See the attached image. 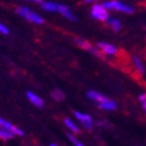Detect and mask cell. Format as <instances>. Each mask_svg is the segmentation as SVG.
Returning a JSON list of instances; mask_svg holds the SVG:
<instances>
[{
  "label": "cell",
  "instance_id": "cell-4",
  "mask_svg": "<svg viewBox=\"0 0 146 146\" xmlns=\"http://www.w3.org/2000/svg\"><path fill=\"white\" fill-rule=\"evenodd\" d=\"M102 4L108 10H115V11L128 13V15L134 12V8L132 7V6L126 4L125 2L119 1V0H107V1H104Z\"/></svg>",
  "mask_w": 146,
  "mask_h": 146
},
{
  "label": "cell",
  "instance_id": "cell-12",
  "mask_svg": "<svg viewBox=\"0 0 146 146\" xmlns=\"http://www.w3.org/2000/svg\"><path fill=\"white\" fill-rule=\"evenodd\" d=\"M107 23V26L110 28V29L112 30V31L115 32H119L121 30H122V22L119 20V19H117V17H110L106 21Z\"/></svg>",
  "mask_w": 146,
  "mask_h": 146
},
{
  "label": "cell",
  "instance_id": "cell-15",
  "mask_svg": "<svg viewBox=\"0 0 146 146\" xmlns=\"http://www.w3.org/2000/svg\"><path fill=\"white\" fill-rule=\"evenodd\" d=\"M15 134L13 132L9 131V130L5 129L0 127V139L3 140V141H8V140H11L12 138H15Z\"/></svg>",
  "mask_w": 146,
  "mask_h": 146
},
{
  "label": "cell",
  "instance_id": "cell-14",
  "mask_svg": "<svg viewBox=\"0 0 146 146\" xmlns=\"http://www.w3.org/2000/svg\"><path fill=\"white\" fill-rule=\"evenodd\" d=\"M50 96H51V98L53 100L60 102V101L64 100V98H66V93L63 92L60 88H54L53 90L50 92Z\"/></svg>",
  "mask_w": 146,
  "mask_h": 146
},
{
  "label": "cell",
  "instance_id": "cell-20",
  "mask_svg": "<svg viewBox=\"0 0 146 146\" xmlns=\"http://www.w3.org/2000/svg\"><path fill=\"white\" fill-rule=\"evenodd\" d=\"M26 1H32V2H36V3H41V2H43L44 0H26Z\"/></svg>",
  "mask_w": 146,
  "mask_h": 146
},
{
  "label": "cell",
  "instance_id": "cell-11",
  "mask_svg": "<svg viewBox=\"0 0 146 146\" xmlns=\"http://www.w3.org/2000/svg\"><path fill=\"white\" fill-rule=\"evenodd\" d=\"M63 124H64V126L66 127V129L71 132V133H73V134H75V135L80 134V132H81L80 127H79L78 124H77L75 121H73L72 119H70V117H64V119H63Z\"/></svg>",
  "mask_w": 146,
  "mask_h": 146
},
{
  "label": "cell",
  "instance_id": "cell-17",
  "mask_svg": "<svg viewBox=\"0 0 146 146\" xmlns=\"http://www.w3.org/2000/svg\"><path fill=\"white\" fill-rule=\"evenodd\" d=\"M139 102L141 104L142 108H143L144 112L146 113V92L145 93H141V94L138 96Z\"/></svg>",
  "mask_w": 146,
  "mask_h": 146
},
{
  "label": "cell",
  "instance_id": "cell-6",
  "mask_svg": "<svg viewBox=\"0 0 146 146\" xmlns=\"http://www.w3.org/2000/svg\"><path fill=\"white\" fill-rule=\"evenodd\" d=\"M74 117H75L76 121L83 127V129L87 130V131H91L94 127V119L89 113L80 111V110H75L74 111Z\"/></svg>",
  "mask_w": 146,
  "mask_h": 146
},
{
  "label": "cell",
  "instance_id": "cell-21",
  "mask_svg": "<svg viewBox=\"0 0 146 146\" xmlns=\"http://www.w3.org/2000/svg\"><path fill=\"white\" fill-rule=\"evenodd\" d=\"M49 146H59V145L56 143H51V144H49Z\"/></svg>",
  "mask_w": 146,
  "mask_h": 146
},
{
  "label": "cell",
  "instance_id": "cell-7",
  "mask_svg": "<svg viewBox=\"0 0 146 146\" xmlns=\"http://www.w3.org/2000/svg\"><path fill=\"white\" fill-rule=\"evenodd\" d=\"M96 47L98 48L100 53L106 56H115L119 52L117 47L115 45H113V44L108 43V42L100 41L96 44Z\"/></svg>",
  "mask_w": 146,
  "mask_h": 146
},
{
  "label": "cell",
  "instance_id": "cell-3",
  "mask_svg": "<svg viewBox=\"0 0 146 146\" xmlns=\"http://www.w3.org/2000/svg\"><path fill=\"white\" fill-rule=\"evenodd\" d=\"M17 15L22 17L23 19H25L28 22L32 23V24L35 25H42L44 24V19L43 17L37 13L36 11L32 10L30 7H27V6H20V7L17 9Z\"/></svg>",
  "mask_w": 146,
  "mask_h": 146
},
{
  "label": "cell",
  "instance_id": "cell-13",
  "mask_svg": "<svg viewBox=\"0 0 146 146\" xmlns=\"http://www.w3.org/2000/svg\"><path fill=\"white\" fill-rule=\"evenodd\" d=\"M132 61H133V64H134V66L137 70V72H138L139 74L143 75V74L145 73V66H144L142 59L140 58L139 56L134 55L133 56V58H132Z\"/></svg>",
  "mask_w": 146,
  "mask_h": 146
},
{
  "label": "cell",
  "instance_id": "cell-9",
  "mask_svg": "<svg viewBox=\"0 0 146 146\" xmlns=\"http://www.w3.org/2000/svg\"><path fill=\"white\" fill-rule=\"evenodd\" d=\"M26 97H27V99L29 100L32 104L34 105V106L38 107V108H43L44 105H45V101H44L43 98L41 96H39L38 94H36L35 92H33V91H27Z\"/></svg>",
  "mask_w": 146,
  "mask_h": 146
},
{
  "label": "cell",
  "instance_id": "cell-19",
  "mask_svg": "<svg viewBox=\"0 0 146 146\" xmlns=\"http://www.w3.org/2000/svg\"><path fill=\"white\" fill-rule=\"evenodd\" d=\"M98 1H100V0H84L85 3H97Z\"/></svg>",
  "mask_w": 146,
  "mask_h": 146
},
{
  "label": "cell",
  "instance_id": "cell-5",
  "mask_svg": "<svg viewBox=\"0 0 146 146\" xmlns=\"http://www.w3.org/2000/svg\"><path fill=\"white\" fill-rule=\"evenodd\" d=\"M90 15L94 20L99 22H106L110 19V10L102 3H94L91 7Z\"/></svg>",
  "mask_w": 146,
  "mask_h": 146
},
{
  "label": "cell",
  "instance_id": "cell-2",
  "mask_svg": "<svg viewBox=\"0 0 146 146\" xmlns=\"http://www.w3.org/2000/svg\"><path fill=\"white\" fill-rule=\"evenodd\" d=\"M86 96L89 100H91L95 104H97L100 110H106V111H112L117 108V102L115 100L110 99L107 96L103 95L102 93L95 90H89L86 93Z\"/></svg>",
  "mask_w": 146,
  "mask_h": 146
},
{
  "label": "cell",
  "instance_id": "cell-16",
  "mask_svg": "<svg viewBox=\"0 0 146 146\" xmlns=\"http://www.w3.org/2000/svg\"><path fill=\"white\" fill-rule=\"evenodd\" d=\"M66 136H68V140L71 141V143L73 144L74 146H86L85 144L81 141V140H79V139L76 137V135L73 134V133H68Z\"/></svg>",
  "mask_w": 146,
  "mask_h": 146
},
{
  "label": "cell",
  "instance_id": "cell-1",
  "mask_svg": "<svg viewBox=\"0 0 146 146\" xmlns=\"http://www.w3.org/2000/svg\"><path fill=\"white\" fill-rule=\"evenodd\" d=\"M40 6L44 11L59 13L60 15H62L63 17H66V20L71 21V22H77V20H78L76 15L72 11V9L68 7V5L52 2V1H43V2L40 3Z\"/></svg>",
  "mask_w": 146,
  "mask_h": 146
},
{
  "label": "cell",
  "instance_id": "cell-18",
  "mask_svg": "<svg viewBox=\"0 0 146 146\" xmlns=\"http://www.w3.org/2000/svg\"><path fill=\"white\" fill-rule=\"evenodd\" d=\"M0 34L2 35H8L9 34V29H8L4 24L0 22Z\"/></svg>",
  "mask_w": 146,
  "mask_h": 146
},
{
  "label": "cell",
  "instance_id": "cell-8",
  "mask_svg": "<svg viewBox=\"0 0 146 146\" xmlns=\"http://www.w3.org/2000/svg\"><path fill=\"white\" fill-rule=\"evenodd\" d=\"M75 42H76V44L80 47V48L84 49V50H86V51H88V52H90V53L93 54V55L101 56V53L99 52V50H98L97 47L93 46L92 44L89 43L87 40L83 39V38H77V39L75 40Z\"/></svg>",
  "mask_w": 146,
  "mask_h": 146
},
{
  "label": "cell",
  "instance_id": "cell-10",
  "mask_svg": "<svg viewBox=\"0 0 146 146\" xmlns=\"http://www.w3.org/2000/svg\"><path fill=\"white\" fill-rule=\"evenodd\" d=\"M0 127H2V128H5V129L13 132V133L15 134V136H24L25 135V132L23 131L21 128L17 127L15 125L10 123L9 121L3 119V117H0Z\"/></svg>",
  "mask_w": 146,
  "mask_h": 146
}]
</instances>
